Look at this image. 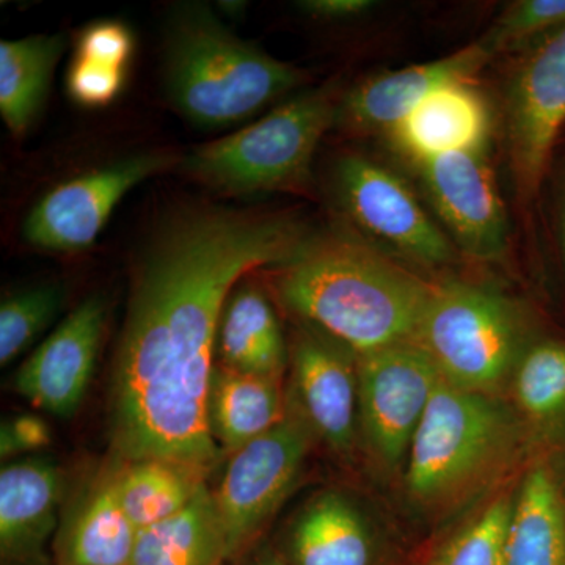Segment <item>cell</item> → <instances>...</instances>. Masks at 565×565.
<instances>
[{
	"label": "cell",
	"instance_id": "1",
	"mask_svg": "<svg viewBox=\"0 0 565 565\" xmlns=\"http://www.w3.org/2000/svg\"><path fill=\"white\" fill-rule=\"evenodd\" d=\"M307 233L285 215L191 207L159 230L132 275L115 352V460L166 459L212 470L221 459L207 394L223 307L245 275L291 263Z\"/></svg>",
	"mask_w": 565,
	"mask_h": 565
},
{
	"label": "cell",
	"instance_id": "2",
	"mask_svg": "<svg viewBox=\"0 0 565 565\" xmlns=\"http://www.w3.org/2000/svg\"><path fill=\"white\" fill-rule=\"evenodd\" d=\"M275 277L282 305L356 355L415 343L434 286L343 239L310 241Z\"/></svg>",
	"mask_w": 565,
	"mask_h": 565
},
{
	"label": "cell",
	"instance_id": "3",
	"mask_svg": "<svg viewBox=\"0 0 565 565\" xmlns=\"http://www.w3.org/2000/svg\"><path fill=\"white\" fill-rule=\"evenodd\" d=\"M525 426L490 394L446 382L433 394L407 455V490L424 511L467 503L514 465Z\"/></svg>",
	"mask_w": 565,
	"mask_h": 565
},
{
	"label": "cell",
	"instance_id": "4",
	"mask_svg": "<svg viewBox=\"0 0 565 565\" xmlns=\"http://www.w3.org/2000/svg\"><path fill=\"white\" fill-rule=\"evenodd\" d=\"M167 88L184 117L228 126L299 87L303 73L233 35L210 9L185 7L167 51Z\"/></svg>",
	"mask_w": 565,
	"mask_h": 565
},
{
	"label": "cell",
	"instance_id": "5",
	"mask_svg": "<svg viewBox=\"0 0 565 565\" xmlns=\"http://www.w3.org/2000/svg\"><path fill=\"white\" fill-rule=\"evenodd\" d=\"M338 109L329 88L305 93L247 128L196 148L185 169L222 191H305L316 148Z\"/></svg>",
	"mask_w": 565,
	"mask_h": 565
},
{
	"label": "cell",
	"instance_id": "6",
	"mask_svg": "<svg viewBox=\"0 0 565 565\" xmlns=\"http://www.w3.org/2000/svg\"><path fill=\"white\" fill-rule=\"evenodd\" d=\"M522 316L500 294L465 282L434 286L415 343L449 384L492 394L526 352Z\"/></svg>",
	"mask_w": 565,
	"mask_h": 565
},
{
	"label": "cell",
	"instance_id": "7",
	"mask_svg": "<svg viewBox=\"0 0 565 565\" xmlns=\"http://www.w3.org/2000/svg\"><path fill=\"white\" fill-rule=\"evenodd\" d=\"M288 397L286 418L233 452L218 486L211 490L228 563L239 564L256 548L259 537L296 489L318 441L289 392Z\"/></svg>",
	"mask_w": 565,
	"mask_h": 565
},
{
	"label": "cell",
	"instance_id": "8",
	"mask_svg": "<svg viewBox=\"0 0 565 565\" xmlns=\"http://www.w3.org/2000/svg\"><path fill=\"white\" fill-rule=\"evenodd\" d=\"M440 382L416 343L359 356V426L375 460L388 468L403 462Z\"/></svg>",
	"mask_w": 565,
	"mask_h": 565
},
{
	"label": "cell",
	"instance_id": "9",
	"mask_svg": "<svg viewBox=\"0 0 565 565\" xmlns=\"http://www.w3.org/2000/svg\"><path fill=\"white\" fill-rule=\"evenodd\" d=\"M565 128V28L530 47L508 98V150L520 203L537 199Z\"/></svg>",
	"mask_w": 565,
	"mask_h": 565
},
{
	"label": "cell",
	"instance_id": "10",
	"mask_svg": "<svg viewBox=\"0 0 565 565\" xmlns=\"http://www.w3.org/2000/svg\"><path fill=\"white\" fill-rule=\"evenodd\" d=\"M337 182L352 221L388 250L423 266L452 262L449 241L397 174L363 156H345Z\"/></svg>",
	"mask_w": 565,
	"mask_h": 565
},
{
	"label": "cell",
	"instance_id": "11",
	"mask_svg": "<svg viewBox=\"0 0 565 565\" xmlns=\"http://www.w3.org/2000/svg\"><path fill=\"white\" fill-rule=\"evenodd\" d=\"M292 397L316 440L351 456L359 434V355L308 327L289 349Z\"/></svg>",
	"mask_w": 565,
	"mask_h": 565
},
{
	"label": "cell",
	"instance_id": "12",
	"mask_svg": "<svg viewBox=\"0 0 565 565\" xmlns=\"http://www.w3.org/2000/svg\"><path fill=\"white\" fill-rule=\"evenodd\" d=\"M170 161L169 156H137L57 185L25 218V239L44 250L90 247L122 196Z\"/></svg>",
	"mask_w": 565,
	"mask_h": 565
},
{
	"label": "cell",
	"instance_id": "13",
	"mask_svg": "<svg viewBox=\"0 0 565 565\" xmlns=\"http://www.w3.org/2000/svg\"><path fill=\"white\" fill-rule=\"evenodd\" d=\"M415 166L460 247L484 262L503 255L508 217L486 150L448 152Z\"/></svg>",
	"mask_w": 565,
	"mask_h": 565
},
{
	"label": "cell",
	"instance_id": "14",
	"mask_svg": "<svg viewBox=\"0 0 565 565\" xmlns=\"http://www.w3.org/2000/svg\"><path fill=\"white\" fill-rule=\"evenodd\" d=\"M106 315L102 296L77 305L22 363L13 379L14 392L58 418L76 414L95 373Z\"/></svg>",
	"mask_w": 565,
	"mask_h": 565
},
{
	"label": "cell",
	"instance_id": "15",
	"mask_svg": "<svg viewBox=\"0 0 565 565\" xmlns=\"http://www.w3.org/2000/svg\"><path fill=\"white\" fill-rule=\"evenodd\" d=\"M492 57L479 40L440 61L377 74L349 92L338 118L359 131L388 132L433 93L471 82Z\"/></svg>",
	"mask_w": 565,
	"mask_h": 565
},
{
	"label": "cell",
	"instance_id": "16",
	"mask_svg": "<svg viewBox=\"0 0 565 565\" xmlns=\"http://www.w3.org/2000/svg\"><path fill=\"white\" fill-rule=\"evenodd\" d=\"M63 471L46 457L9 462L0 471V564L51 565L47 541L57 533Z\"/></svg>",
	"mask_w": 565,
	"mask_h": 565
},
{
	"label": "cell",
	"instance_id": "17",
	"mask_svg": "<svg viewBox=\"0 0 565 565\" xmlns=\"http://www.w3.org/2000/svg\"><path fill=\"white\" fill-rule=\"evenodd\" d=\"M281 555L289 565H379L370 520L341 490L311 494L289 522Z\"/></svg>",
	"mask_w": 565,
	"mask_h": 565
},
{
	"label": "cell",
	"instance_id": "18",
	"mask_svg": "<svg viewBox=\"0 0 565 565\" xmlns=\"http://www.w3.org/2000/svg\"><path fill=\"white\" fill-rule=\"evenodd\" d=\"M490 125L484 95L463 82L433 93L388 132L397 150L416 163L448 152L486 150Z\"/></svg>",
	"mask_w": 565,
	"mask_h": 565
},
{
	"label": "cell",
	"instance_id": "19",
	"mask_svg": "<svg viewBox=\"0 0 565 565\" xmlns=\"http://www.w3.org/2000/svg\"><path fill=\"white\" fill-rule=\"evenodd\" d=\"M215 364L234 373L285 379L289 364L280 321L266 294L237 282L223 307L215 341Z\"/></svg>",
	"mask_w": 565,
	"mask_h": 565
},
{
	"label": "cell",
	"instance_id": "20",
	"mask_svg": "<svg viewBox=\"0 0 565 565\" xmlns=\"http://www.w3.org/2000/svg\"><path fill=\"white\" fill-rule=\"evenodd\" d=\"M137 534L106 468L58 526L54 565H129Z\"/></svg>",
	"mask_w": 565,
	"mask_h": 565
},
{
	"label": "cell",
	"instance_id": "21",
	"mask_svg": "<svg viewBox=\"0 0 565 565\" xmlns=\"http://www.w3.org/2000/svg\"><path fill=\"white\" fill-rule=\"evenodd\" d=\"M288 388L278 379L234 373L215 364L207 394V423L218 451L232 456L288 415Z\"/></svg>",
	"mask_w": 565,
	"mask_h": 565
},
{
	"label": "cell",
	"instance_id": "22",
	"mask_svg": "<svg viewBox=\"0 0 565 565\" xmlns=\"http://www.w3.org/2000/svg\"><path fill=\"white\" fill-rule=\"evenodd\" d=\"M111 484L137 530L158 525L199 497L211 470L166 459L111 460Z\"/></svg>",
	"mask_w": 565,
	"mask_h": 565
},
{
	"label": "cell",
	"instance_id": "23",
	"mask_svg": "<svg viewBox=\"0 0 565 565\" xmlns=\"http://www.w3.org/2000/svg\"><path fill=\"white\" fill-rule=\"evenodd\" d=\"M505 565H565V498L546 467L526 475L512 504Z\"/></svg>",
	"mask_w": 565,
	"mask_h": 565
},
{
	"label": "cell",
	"instance_id": "24",
	"mask_svg": "<svg viewBox=\"0 0 565 565\" xmlns=\"http://www.w3.org/2000/svg\"><path fill=\"white\" fill-rule=\"evenodd\" d=\"M225 539L210 487L180 514L137 534L129 565H225Z\"/></svg>",
	"mask_w": 565,
	"mask_h": 565
},
{
	"label": "cell",
	"instance_id": "25",
	"mask_svg": "<svg viewBox=\"0 0 565 565\" xmlns=\"http://www.w3.org/2000/svg\"><path fill=\"white\" fill-rule=\"evenodd\" d=\"M62 50V35L0 43V114L17 136L28 131L43 106Z\"/></svg>",
	"mask_w": 565,
	"mask_h": 565
},
{
	"label": "cell",
	"instance_id": "26",
	"mask_svg": "<svg viewBox=\"0 0 565 565\" xmlns=\"http://www.w3.org/2000/svg\"><path fill=\"white\" fill-rule=\"evenodd\" d=\"M514 396L523 423L550 444L565 445V343L539 341L514 373Z\"/></svg>",
	"mask_w": 565,
	"mask_h": 565
},
{
	"label": "cell",
	"instance_id": "27",
	"mask_svg": "<svg viewBox=\"0 0 565 565\" xmlns=\"http://www.w3.org/2000/svg\"><path fill=\"white\" fill-rule=\"evenodd\" d=\"M514 497L492 501L456 531L433 565H505V535Z\"/></svg>",
	"mask_w": 565,
	"mask_h": 565
},
{
	"label": "cell",
	"instance_id": "28",
	"mask_svg": "<svg viewBox=\"0 0 565 565\" xmlns=\"http://www.w3.org/2000/svg\"><path fill=\"white\" fill-rule=\"evenodd\" d=\"M57 286H36L3 299L0 305V364L7 366L28 351L54 321L62 307Z\"/></svg>",
	"mask_w": 565,
	"mask_h": 565
},
{
	"label": "cell",
	"instance_id": "29",
	"mask_svg": "<svg viewBox=\"0 0 565 565\" xmlns=\"http://www.w3.org/2000/svg\"><path fill=\"white\" fill-rule=\"evenodd\" d=\"M565 28V0H520L482 36L493 57L548 39Z\"/></svg>",
	"mask_w": 565,
	"mask_h": 565
},
{
	"label": "cell",
	"instance_id": "30",
	"mask_svg": "<svg viewBox=\"0 0 565 565\" xmlns=\"http://www.w3.org/2000/svg\"><path fill=\"white\" fill-rule=\"evenodd\" d=\"M125 82V70L76 57L68 74V92L85 107H104L114 102Z\"/></svg>",
	"mask_w": 565,
	"mask_h": 565
},
{
	"label": "cell",
	"instance_id": "31",
	"mask_svg": "<svg viewBox=\"0 0 565 565\" xmlns=\"http://www.w3.org/2000/svg\"><path fill=\"white\" fill-rule=\"evenodd\" d=\"M134 41L128 28L115 21L96 22L82 33L76 57L125 70Z\"/></svg>",
	"mask_w": 565,
	"mask_h": 565
},
{
	"label": "cell",
	"instance_id": "32",
	"mask_svg": "<svg viewBox=\"0 0 565 565\" xmlns=\"http://www.w3.org/2000/svg\"><path fill=\"white\" fill-rule=\"evenodd\" d=\"M52 441L50 424L39 415L22 414L7 419L0 426V457L2 460L41 451Z\"/></svg>",
	"mask_w": 565,
	"mask_h": 565
},
{
	"label": "cell",
	"instance_id": "33",
	"mask_svg": "<svg viewBox=\"0 0 565 565\" xmlns=\"http://www.w3.org/2000/svg\"><path fill=\"white\" fill-rule=\"evenodd\" d=\"M300 6L316 17L334 20V18L359 17L373 9L374 3L370 0H307Z\"/></svg>",
	"mask_w": 565,
	"mask_h": 565
},
{
	"label": "cell",
	"instance_id": "34",
	"mask_svg": "<svg viewBox=\"0 0 565 565\" xmlns=\"http://www.w3.org/2000/svg\"><path fill=\"white\" fill-rule=\"evenodd\" d=\"M243 565H289L280 550L274 546H264L262 550H253L250 555L241 561Z\"/></svg>",
	"mask_w": 565,
	"mask_h": 565
},
{
	"label": "cell",
	"instance_id": "35",
	"mask_svg": "<svg viewBox=\"0 0 565 565\" xmlns=\"http://www.w3.org/2000/svg\"><path fill=\"white\" fill-rule=\"evenodd\" d=\"M564 250H565V211H564Z\"/></svg>",
	"mask_w": 565,
	"mask_h": 565
}]
</instances>
